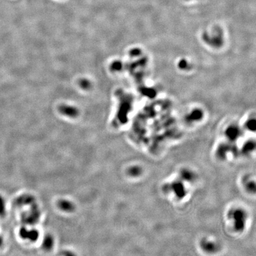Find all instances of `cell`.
Listing matches in <instances>:
<instances>
[{
	"mask_svg": "<svg viewBox=\"0 0 256 256\" xmlns=\"http://www.w3.org/2000/svg\"><path fill=\"white\" fill-rule=\"evenodd\" d=\"M246 214L241 210H237L233 212V219L234 222V226L237 230H240L244 227Z\"/></svg>",
	"mask_w": 256,
	"mask_h": 256,
	"instance_id": "6da1fadb",
	"label": "cell"
},
{
	"mask_svg": "<svg viewBox=\"0 0 256 256\" xmlns=\"http://www.w3.org/2000/svg\"><path fill=\"white\" fill-rule=\"evenodd\" d=\"M4 201H3V199L0 196V215L1 214H3V211H4Z\"/></svg>",
	"mask_w": 256,
	"mask_h": 256,
	"instance_id": "7a4b0ae2",
	"label": "cell"
}]
</instances>
